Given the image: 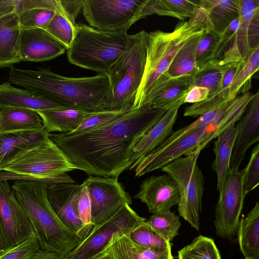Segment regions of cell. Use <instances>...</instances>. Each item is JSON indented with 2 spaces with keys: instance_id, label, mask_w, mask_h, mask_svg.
Masks as SVG:
<instances>
[{
  "instance_id": "6da1fadb",
  "label": "cell",
  "mask_w": 259,
  "mask_h": 259,
  "mask_svg": "<svg viewBox=\"0 0 259 259\" xmlns=\"http://www.w3.org/2000/svg\"><path fill=\"white\" fill-rule=\"evenodd\" d=\"M165 111L144 106L84 132L50 133L49 137L77 169L118 178L130 168L135 145Z\"/></svg>"
},
{
  "instance_id": "7a4b0ae2",
  "label": "cell",
  "mask_w": 259,
  "mask_h": 259,
  "mask_svg": "<svg viewBox=\"0 0 259 259\" xmlns=\"http://www.w3.org/2000/svg\"><path fill=\"white\" fill-rule=\"evenodd\" d=\"M8 81L62 107L88 112L111 111L112 92L107 77H68L46 67L36 69L11 67Z\"/></svg>"
},
{
  "instance_id": "3957f363",
  "label": "cell",
  "mask_w": 259,
  "mask_h": 259,
  "mask_svg": "<svg viewBox=\"0 0 259 259\" xmlns=\"http://www.w3.org/2000/svg\"><path fill=\"white\" fill-rule=\"evenodd\" d=\"M46 183L15 180L13 192L33 227L40 248L64 257L81 241L61 221L49 201Z\"/></svg>"
},
{
  "instance_id": "277c9868",
  "label": "cell",
  "mask_w": 259,
  "mask_h": 259,
  "mask_svg": "<svg viewBox=\"0 0 259 259\" xmlns=\"http://www.w3.org/2000/svg\"><path fill=\"white\" fill-rule=\"evenodd\" d=\"M76 36L67 50L71 63L78 67L106 74L111 66L132 45L136 34L128 29L101 30L79 24Z\"/></svg>"
},
{
  "instance_id": "5b68a950",
  "label": "cell",
  "mask_w": 259,
  "mask_h": 259,
  "mask_svg": "<svg viewBox=\"0 0 259 259\" xmlns=\"http://www.w3.org/2000/svg\"><path fill=\"white\" fill-rule=\"evenodd\" d=\"M201 30L185 21L178 24L171 32L157 30L148 33L144 71L132 109L142 107L153 85L167 71L179 50Z\"/></svg>"
},
{
  "instance_id": "8992f818",
  "label": "cell",
  "mask_w": 259,
  "mask_h": 259,
  "mask_svg": "<svg viewBox=\"0 0 259 259\" xmlns=\"http://www.w3.org/2000/svg\"><path fill=\"white\" fill-rule=\"evenodd\" d=\"M148 34L145 30L136 33L132 45L106 74L112 92L113 111L132 109L144 71Z\"/></svg>"
},
{
  "instance_id": "52a82bcc",
  "label": "cell",
  "mask_w": 259,
  "mask_h": 259,
  "mask_svg": "<svg viewBox=\"0 0 259 259\" xmlns=\"http://www.w3.org/2000/svg\"><path fill=\"white\" fill-rule=\"evenodd\" d=\"M199 154L192 153L185 155L161 168L175 181L178 187L180 215L198 231L204 191V177L197 164Z\"/></svg>"
},
{
  "instance_id": "ba28073f",
  "label": "cell",
  "mask_w": 259,
  "mask_h": 259,
  "mask_svg": "<svg viewBox=\"0 0 259 259\" xmlns=\"http://www.w3.org/2000/svg\"><path fill=\"white\" fill-rule=\"evenodd\" d=\"M74 169H77L76 167L50 139L0 171V181L24 180L44 182L47 177Z\"/></svg>"
},
{
  "instance_id": "9c48e42d",
  "label": "cell",
  "mask_w": 259,
  "mask_h": 259,
  "mask_svg": "<svg viewBox=\"0 0 259 259\" xmlns=\"http://www.w3.org/2000/svg\"><path fill=\"white\" fill-rule=\"evenodd\" d=\"M145 0H83L82 14L89 26L104 31L129 28L141 19Z\"/></svg>"
},
{
  "instance_id": "30bf717a",
  "label": "cell",
  "mask_w": 259,
  "mask_h": 259,
  "mask_svg": "<svg viewBox=\"0 0 259 259\" xmlns=\"http://www.w3.org/2000/svg\"><path fill=\"white\" fill-rule=\"evenodd\" d=\"M146 219L125 204L109 219L94 228L64 259H93L107 246L112 235L130 232Z\"/></svg>"
},
{
  "instance_id": "8fae6325",
  "label": "cell",
  "mask_w": 259,
  "mask_h": 259,
  "mask_svg": "<svg viewBox=\"0 0 259 259\" xmlns=\"http://www.w3.org/2000/svg\"><path fill=\"white\" fill-rule=\"evenodd\" d=\"M243 169L229 170L215 207L214 225L217 236L232 239L237 235L246 195L243 186Z\"/></svg>"
},
{
  "instance_id": "7c38bea8",
  "label": "cell",
  "mask_w": 259,
  "mask_h": 259,
  "mask_svg": "<svg viewBox=\"0 0 259 259\" xmlns=\"http://www.w3.org/2000/svg\"><path fill=\"white\" fill-rule=\"evenodd\" d=\"M87 188L94 227L106 221L132 200L118 178L90 176L82 183Z\"/></svg>"
},
{
  "instance_id": "4fadbf2b",
  "label": "cell",
  "mask_w": 259,
  "mask_h": 259,
  "mask_svg": "<svg viewBox=\"0 0 259 259\" xmlns=\"http://www.w3.org/2000/svg\"><path fill=\"white\" fill-rule=\"evenodd\" d=\"M209 124L192 131L162 150L152 151L136 161L129 169L134 170L135 177H141L161 169L183 156L200 153V147L208 134Z\"/></svg>"
},
{
  "instance_id": "5bb4252c",
  "label": "cell",
  "mask_w": 259,
  "mask_h": 259,
  "mask_svg": "<svg viewBox=\"0 0 259 259\" xmlns=\"http://www.w3.org/2000/svg\"><path fill=\"white\" fill-rule=\"evenodd\" d=\"M81 184L64 183L47 185L50 204L58 217L71 231L83 240L90 232L81 222L78 203Z\"/></svg>"
},
{
  "instance_id": "9a60e30c",
  "label": "cell",
  "mask_w": 259,
  "mask_h": 259,
  "mask_svg": "<svg viewBox=\"0 0 259 259\" xmlns=\"http://www.w3.org/2000/svg\"><path fill=\"white\" fill-rule=\"evenodd\" d=\"M0 213L11 247L22 243L35 234L28 215L7 180L0 181Z\"/></svg>"
},
{
  "instance_id": "2e32d148",
  "label": "cell",
  "mask_w": 259,
  "mask_h": 259,
  "mask_svg": "<svg viewBox=\"0 0 259 259\" xmlns=\"http://www.w3.org/2000/svg\"><path fill=\"white\" fill-rule=\"evenodd\" d=\"M226 67V64H222L220 60L214 59L198 70L193 76L192 87L207 88L208 95L205 100L186 107L184 116L198 117L228 101L221 94L222 78Z\"/></svg>"
},
{
  "instance_id": "e0dca14e",
  "label": "cell",
  "mask_w": 259,
  "mask_h": 259,
  "mask_svg": "<svg viewBox=\"0 0 259 259\" xmlns=\"http://www.w3.org/2000/svg\"><path fill=\"white\" fill-rule=\"evenodd\" d=\"M134 198L145 203L152 214L169 210L178 205L180 201L177 184L167 174L146 179Z\"/></svg>"
},
{
  "instance_id": "ac0fdd59",
  "label": "cell",
  "mask_w": 259,
  "mask_h": 259,
  "mask_svg": "<svg viewBox=\"0 0 259 259\" xmlns=\"http://www.w3.org/2000/svg\"><path fill=\"white\" fill-rule=\"evenodd\" d=\"M259 141V91L247 105L236 124V134L230 161V169L238 170L247 150Z\"/></svg>"
},
{
  "instance_id": "d6986e66",
  "label": "cell",
  "mask_w": 259,
  "mask_h": 259,
  "mask_svg": "<svg viewBox=\"0 0 259 259\" xmlns=\"http://www.w3.org/2000/svg\"><path fill=\"white\" fill-rule=\"evenodd\" d=\"M67 50V47L45 29H21L19 43L21 61L44 62L55 58Z\"/></svg>"
},
{
  "instance_id": "ffe728a7",
  "label": "cell",
  "mask_w": 259,
  "mask_h": 259,
  "mask_svg": "<svg viewBox=\"0 0 259 259\" xmlns=\"http://www.w3.org/2000/svg\"><path fill=\"white\" fill-rule=\"evenodd\" d=\"M193 79L192 75L171 77L164 73L155 82L142 107L167 110L185 98L192 86Z\"/></svg>"
},
{
  "instance_id": "44dd1931",
  "label": "cell",
  "mask_w": 259,
  "mask_h": 259,
  "mask_svg": "<svg viewBox=\"0 0 259 259\" xmlns=\"http://www.w3.org/2000/svg\"><path fill=\"white\" fill-rule=\"evenodd\" d=\"M49 133L40 131L0 133V171L25 153L48 142Z\"/></svg>"
},
{
  "instance_id": "7402d4cb",
  "label": "cell",
  "mask_w": 259,
  "mask_h": 259,
  "mask_svg": "<svg viewBox=\"0 0 259 259\" xmlns=\"http://www.w3.org/2000/svg\"><path fill=\"white\" fill-rule=\"evenodd\" d=\"M184 99H181L166 110L155 124L137 143L130 161L131 166L136 161L144 157L160 146L172 134L179 109L184 104Z\"/></svg>"
},
{
  "instance_id": "603a6c76",
  "label": "cell",
  "mask_w": 259,
  "mask_h": 259,
  "mask_svg": "<svg viewBox=\"0 0 259 259\" xmlns=\"http://www.w3.org/2000/svg\"><path fill=\"white\" fill-rule=\"evenodd\" d=\"M238 1L240 5L238 27L233 43L223 55L222 64L233 62L245 63L252 52L248 44V28L253 16L259 9V1Z\"/></svg>"
},
{
  "instance_id": "cb8c5ba5",
  "label": "cell",
  "mask_w": 259,
  "mask_h": 259,
  "mask_svg": "<svg viewBox=\"0 0 259 259\" xmlns=\"http://www.w3.org/2000/svg\"><path fill=\"white\" fill-rule=\"evenodd\" d=\"M21 28L14 11L0 17V68L21 61L19 51Z\"/></svg>"
},
{
  "instance_id": "d4e9b609",
  "label": "cell",
  "mask_w": 259,
  "mask_h": 259,
  "mask_svg": "<svg viewBox=\"0 0 259 259\" xmlns=\"http://www.w3.org/2000/svg\"><path fill=\"white\" fill-rule=\"evenodd\" d=\"M128 234L115 233L107 245L115 259H174L170 244L159 250L147 248L132 240Z\"/></svg>"
},
{
  "instance_id": "484cf974",
  "label": "cell",
  "mask_w": 259,
  "mask_h": 259,
  "mask_svg": "<svg viewBox=\"0 0 259 259\" xmlns=\"http://www.w3.org/2000/svg\"><path fill=\"white\" fill-rule=\"evenodd\" d=\"M16 107L36 111L61 108L26 89L16 88L8 81L0 84V109Z\"/></svg>"
},
{
  "instance_id": "4316f807",
  "label": "cell",
  "mask_w": 259,
  "mask_h": 259,
  "mask_svg": "<svg viewBox=\"0 0 259 259\" xmlns=\"http://www.w3.org/2000/svg\"><path fill=\"white\" fill-rule=\"evenodd\" d=\"M36 112L41 119L44 130L49 134L72 132L94 113L63 107Z\"/></svg>"
},
{
  "instance_id": "83f0119b",
  "label": "cell",
  "mask_w": 259,
  "mask_h": 259,
  "mask_svg": "<svg viewBox=\"0 0 259 259\" xmlns=\"http://www.w3.org/2000/svg\"><path fill=\"white\" fill-rule=\"evenodd\" d=\"M237 235L240 251L245 259H259V202L243 216Z\"/></svg>"
},
{
  "instance_id": "f1b7e54d",
  "label": "cell",
  "mask_w": 259,
  "mask_h": 259,
  "mask_svg": "<svg viewBox=\"0 0 259 259\" xmlns=\"http://www.w3.org/2000/svg\"><path fill=\"white\" fill-rule=\"evenodd\" d=\"M236 122H233L219 134L214 142L215 158L212 168L217 176V190H222L230 168V161L236 134Z\"/></svg>"
},
{
  "instance_id": "f546056e",
  "label": "cell",
  "mask_w": 259,
  "mask_h": 259,
  "mask_svg": "<svg viewBox=\"0 0 259 259\" xmlns=\"http://www.w3.org/2000/svg\"><path fill=\"white\" fill-rule=\"evenodd\" d=\"M42 129L41 119L36 111L16 107L0 109V133Z\"/></svg>"
},
{
  "instance_id": "4dcf8cb0",
  "label": "cell",
  "mask_w": 259,
  "mask_h": 259,
  "mask_svg": "<svg viewBox=\"0 0 259 259\" xmlns=\"http://www.w3.org/2000/svg\"><path fill=\"white\" fill-rule=\"evenodd\" d=\"M197 4L206 11L213 30L219 34L239 17L238 0H199Z\"/></svg>"
},
{
  "instance_id": "1f68e13d",
  "label": "cell",
  "mask_w": 259,
  "mask_h": 259,
  "mask_svg": "<svg viewBox=\"0 0 259 259\" xmlns=\"http://www.w3.org/2000/svg\"><path fill=\"white\" fill-rule=\"evenodd\" d=\"M197 7V1L145 0L141 17L157 14L184 20L190 18Z\"/></svg>"
},
{
  "instance_id": "d6a6232c",
  "label": "cell",
  "mask_w": 259,
  "mask_h": 259,
  "mask_svg": "<svg viewBox=\"0 0 259 259\" xmlns=\"http://www.w3.org/2000/svg\"><path fill=\"white\" fill-rule=\"evenodd\" d=\"M206 33L204 30H200L181 47L167 70L169 75L171 77L194 76L198 70L196 63L197 48Z\"/></svg>"
},
{
  "instance_id": "836d02e7",
  "label": "cell",
  "mask_w": 259,
  "mask_h": 259,
  "mask_svg": "<svg viewBox=\"0 0 259 259\" xmlns=\"http://www.w3.org/2000/svg\"><path fill=\"white\" fill-rule=\"evenodd\" d=\"M259 68V48L254 50L235 77L230 87V98L247 92L251 88V79Z\"/></svg>"
},
{
  "instance_id": "e575fe53",
  "label": "cell",
  "mask_w": 259,
  "mask_h": 259,
  "mask_svg": "<svg viewBox=\"0 0 259 259\" xmlns=\"http://www.w3.org/2000/svg\"><path fill=\"white\" fill-rule=\"evenodd\" d=\"M178 259H222L214 241L200 235L178 251Z\"/></svg>"
},
{
  "instance_id": "d590c367",
  "label": "cell",
  "mask_w": 259,
  "mask_h": 259,
  "mask_svg": "<svg viewBox=\"0 0 259 259\" xmlns=\"http://www.w3.org/2000/svg\"><path fill=\"white\" fill-rule=\"evenodd\" d=\"M146 223L168 242L178 235L181 226L179 217L170 210L153 214Z\"/></svg>"
},
{
  "instance_id": "8d00e7d4",
  "label": "cell",
  "mask_w": 259,
  "mask_h": 259,
  "mask_svg": "<svg viewBox=\"0 0 259 259\" xmlns=\"http://www.w3.org/2000/svg\"><path fill=\"white\" fill-rule=\"evenodd\" d=\"M232 100H229L220 106L204 112L199 116L194 122L173 132L169 137L153 151L162 150L192 131L212 122L224 111Z\"/></svg>"
},
{
  "instance_id": "74e56055",
  "label": "cell",
  "mask_w": 259,
  "mask_h": 259,
  "mask_svg": "<svg viewBox=\"0 0 259 259\" xmlns=\"http://www.w3.org/2000/svg\"><path fill=\"white\" fill-rule=\"evenodd\" d=\"M44 29L64 44L68 50L76 36L79 25L71 22L60 14L55 13L50 23Z\"/></svg>"
},
{
  "instance_id": "f35d334b",
  "label": "cell",
  "mask_w": 259,
  "mask_h": 259,
  "mask_svg": "<svg viewBox=\"0 0 259 259\" xmlns=\"http://www.w3.org/2000/svg\"><path fill=\"white\" fill-rule=\"evenodd\" d=\"M128 235L135 243L151 249H161L170 244L155 231L146 221L138 225Z\"/></svg>"
},
{
  "instance_id": "ab89813d",
  "label": "cell",
  "mask_w": 259,
  "mask_h": 259,
  "mask_svg": "<svg viewBox=\"0 0 259 259\" xmlns=\"http://www.w3.org/2000/svg\"><path fill=\"white\" fill-rule=\"evenodd\" d=\"M220 37L221 34L214 30L206 32L203 36L196 50V63L198 70L215 59Z\"/></svg>"
},
{
  "instance_id": "60d3db41",
  "label": "cell",
  "mask_w": 259,
  "mask_h": 259,
  "mask_svg": "<svg viewBox=\"0 0 259 259\" xmlns=\"http://www.w3.org/2000/svg\"><path fill=\"white\" fill-rule=\"evenodd\" d=\"M55 13L45 9H33L18 15L21 29H45L50 23Z\"/></svg>"
},
{
  "instance_id": "b9f144b4",
  "label": "cell",
  "mask_w": 259,
  "mask_h": 259,
  "mask_svg": "<svg viewBox=\"0 0 259 259\" xmlns=\"http://www.w3.org/2000/svg\"><path fill=\"white\" fill-rule=\"evenodd\" d=\"M259 184V144L252 150L249 161L243 169V186L246 195Z\"/></svg>"
},
{
  "instance_id": "7bdbcfd3",
  "label": "cell",
  "mask_w": 259,
  "mask_h": 259,
  "mask_svg": "<svg viewBox=\"0 0 259 259\" xmlns=\"http://www.w3.org/2000/svg\"><path fill=\"white\" fill-rule=\"evenodd\" d=\"M39 248L34 234L22 243L3 250L0 254V259H29Z\"/></svg>"
},
{
  "instance_id": "ee69618b",
  "label": "cell",
  "mask_w": 259,
  "mask_h": 259,
  "mask_svg": "<svg viewBox=\"0 0 259 259\" xmlns=\"http://www.w3.org/2000/svg\"><path fill=\"white\" fill-rule=\"evenodd\" d=\"M128 111H118L111 110L92 113L82 121L75 130L71 133L82 132L100 126L122 115Z\"/></svg>"
},
{
  "instance_id": "f6af8a7d",
  "label": "cell",
  "mask_w": 259,
  "mask_h": 259,
  "mask_svg": "<svg viewBox=\"0 0 259 259\" xmlns=\"http://www.w3.org/2000/svg\"><path fill=\"white\" fill-rule=\"evenodd\" d=\"M37 8L59 13V0H16L14 12L18 16L26 11Z\"/></svg>"
},
{
  "instance_id": "bcb514c9",
  "label": "cell",
  "mask_w": 259,
  "mask_h": 259,
  "mask_svg": "<svg viewBox=\"0 0 259 259\" xmlns=\"http://www.w3.org/2000/svg\"><path fill=\"white\" fill-rule=\"evenodd\" d=\"M78 212L83 225L91 231L94 227L91 217V201L87 188L83 183L78 203Z\"/></svg>"
},
{
  "instance_id": "7dc6e473",
  "label": "cell",
  "mask_w": 259,
  "mask_h": 259,
  "mask_svg": "<svg viewBox=\"0 0 259 259\" xmlns=\"http://www.w3.org/2000/svg\"><path fill=\"white\" fill-rule=\"evenodd\" d=\"M244 63L233 62L226 64L222 81L221 94L226 100H232L230 98V87L239 71Z\"/></svg>"
},
{
  "instance_id": "c3c4849f",
  "label": "cell",
  "mask_w": 259,
  "mask_h": 259,
  "mask_svg": "<svg viewBox=\"0 0 259 259\" xmlns=\"http://www.w3.org/2000/svg\"><path fill=\"white\" fill-rule=\"evenodd\" d=\"M239 25V18L234 20L221 34L220 42L215 59L221 60L225 52L232 45Z\"/></svg>"
},
{
  "instance_id": "681fc988",
  "label": "cell",
  "mask_w": 259,
  "mask_h": 259,
  "mask_svg": "<svg viewBox=\"0 0 259 259\" xmlns=\"http://www.w3.org/2000/svg\"><path fill=\"white\" fill-rule=\"evenodd\" d=\"M82 2L83 0H59V13L71 22L76 24L75 20L80 11L82 10Z\"/></svg>"
},
{
  "instance_id": "f907efd6",
  "label": "cell",
  "mask_w": 259,
  "mask_h": 259,
  "mask_svg": "<svg viewBox=\"0 0 259 259\" xmlns=\"http://www.w3.org/2000/svg\"><path fill=\"white\" fill-rule=\"evenodd\" d=\"M188 21L192 25L197 26L206 32L213 30V26L207 12L198 5L192 15L189 18Z\"/></svg>"
},
{
  "instance_id": "816d5d0a",
  "label": "cell",
  "mask_w": 259,
  "mask_h": 259,
  "mask_svg": "<svg viewBox=\"0 0 259 259\" xmlns=\"http://www.w3.org/2000/svg\"><path fill=\"white\" fill-rule=\"evenodd\" d=\"M248 39L251 51L259 48V9L256 11L250 22Z\"/></svg>"
},
{
  "instance_id": "f5cc1de1",
  "label": "cell",
  "mask_w": 259,
  "mask_h": 259,
  "mask_svg": "<svg viewBox=\"0 0 259 259\" xmlns=\"http://www.w3.org/2000/svg\"><path fill=\"white\" fill-rule=\"evenodd\" d=\"M209 90L204 87L193 86L187 93L184 100V103H196L205 100L208 97Z\"/></svg>"
},
{
  "instance_id": "db71d44e",
  "label": "cell",
  "mask_w": 259,
  "mask_h": 259,
  "mask_svg": "<svg viewBox=\"0 0 259 259\" xmlns=\"http://www.w3.org/2000/svg\"><path fill=\"white\" fill-rule=\"evenodd\" d=\"M29 259H64V257L54 252L39 248Z\"/></svg>"
},
{
  "instance_id": "11a10c76",
  "label": "cell",
  "mask_w": 259,
  "mask_h": 259,
  "mask_svg": "<svg viewBox=\"0 0 259 259\" xmlns=\"http://www.w3.org/2000/svg\"><path fill=\"white\" fill-rule=\"evenodd\" d=\"M11 247L9 238L0 213V249L4 250Z\"/></svg>"
},
{
  "instance_id": "9f6ffc18",
  "label": "cell",
  "mask_w": 259,
  "mask_h": 259,
  "mask_svg": "<svg viewBox=\"0 0 259 259\" xmlns=\"http://www.w3.org/2000/svg\"><path fill=\"white\" fill-rule=\"evenodd\" d=\"M16 0H0V17L14 11Z\"/></svg>"
},
{
  "instance_id": "6f0895ef",
  "label": "cell",
  "mask_w": 259,
  "mask_h": 259,
  "mask_svg": "<svg viewBox=\"0 0 259 259\" xmlns=\"http://www.w3.org/2000/svg\"><path fill=\"white\" fill-rule=\"evenodd\" d=\"M93 259H115L110 248L107 245L103 250L97 254Z\"/></svg>"
},
{
  "instance_id": "680465c9",
  "label": "cell",
  "mask_w": 259,
  "mask_h": 259,
  "mask_svg": "<svg viewBox=\"0 0 259 259\" xmlns=\"http://www.w3.org/2000/svg\"><path fill=\"white\" fill-rule=\"evenodd\" d=\"M3 250L0 249V254L3 252Z\"/></svg>"
}]
</instances>
